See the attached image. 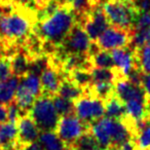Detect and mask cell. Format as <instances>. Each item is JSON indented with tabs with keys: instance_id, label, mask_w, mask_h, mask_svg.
Instances as JSON below:
<instances>
[{
	"instance_id": "1",
	"label": "cell",
	"mask_w": 150,
	"mask_h": 150,
	"mask_svg": "<svg viewBox=\"0 0 150 150\" xmlns=\"http://www.w3.org/2000/svg\"><path fill=\"white\" fill-rule=\"evenodd\" d=\"M37 23V13L28 7L16 6L4 13L0 22V39L8 44H22L33 32Z\"/></svg>"
},
{
	"instance_id": "2",
	"label": "cell",
	"mask_w": 150,
	"mask_h": 150,
	"mask_svg": "<svg viewBox=\"0 0 150 150\" xmlns=\"http://www.w3.org/2000/svg\"><path fill=\"white\" fill-rule=\"evenodd\" d=\"M76 24V17L71 7H60L52 15L38 21L33 32L43 41L60 46Z\"/></svg>"
},
{
	"instance_id": "3",
	"label": "cell",
	"mask_w": 150,
	"mask_h": 150,
	"mask_svg": "<svg viewBox=\"0 0 150 150\" xmlns=\"http://www.w3.org/2000/svg\"><path fill=\"white\" fill-rule=\"evenodd\" d=\"M91 131L103 150H108L115 146L133 140V133L123 120L103 116L91 125Z\"/></svg>"
},
{
	"instance_id": "4",
	"label": "cell",
	"mask_w": 150,
	"mask_h": 150,
	"mask_svg": "<svg viewBox=\"0 0 150 150\" xmlns=\"http://www.w3.org/2000/svg\"><path fill=\"white\" fill-rule=\"evenodd\" d=\"M29 115L40 132H56L60 115L54 108L52 97L41 95L34 102Z\"/></svg>"
},
{
	"instance_id": "5",
	"label": "cell",
	"mask_w": 150,
	"mask_h": 150,
	"mask_svg": "<svg viewBox=\"0 0 150 150\" xmlns=\"http://www.w3.org/2000/svg\"><path fill=\"white\" fill-rule=\"evenodd\" d=\"M102 8L111 25L134 30L138 13L129 0H106L102 3Z\"/></svg>"
},
{
	"instance_id": "6",
	"label": "cell",
	"mask_w": 150,
	"mask_h": 150,
	"mask_svg": "<svg viewBox=\"0 0 150 150\" xmlns=\"http://www.w3.org/2000/svg\"><path fill=\"white\" fill-rule=\"evenodd\" d=\"M92 40L90 39L88 33L79 23L76 22L74 27L71 29L67 37L64 39L58 47V54H88L92 46Z\"/></svg>"
},
{
	"instance_id": "7",
	"label": "cell",
	"mask_w": 150,
	"mask_h": 150,
	"mask_svg": "<svg viewBox=\"0 0 150 150\" xmlns=\"http://www.w3.org/2000/svg\"><path fill=\"white\" fill-rule=\"evenodd\" d=\"M75 114L83 122L92 125L105 115V101L97 97L86 95L74 101Z\"/></svg>"
},
{
	"instance_id": "8",
	"label": "cell",
	"mask_w": 150,
	"mask_h": 150,
	"mask_svg": "<svg viewBox=\"0 0 150 150\" xmlns=\"http://www.w3.org/2000/svg\"><path fill=\"white\" fill-rule=\"evenodd\" d=\"M88 131H91V125L83 122L76 114L61 116L56 129L57 135L67 146Z\"/></svg>"
},
{
	"instance_id": "9",
	"label": "cell",
	"mask_w": 150,
	"mask_h": 150,
	"mask_svg": "<svg viewBox=\"0 0 150 150\" xmlns=\"http://www.w3.org/2000/svg\"><path fill=\"white\" fill-rule=\"evenodd\" d=\"M133 33L134 30H127L117 26L110 25V27L103 32L95 42L100 50L108 52L116 48L129 47Z\"/></svg>"
},
{
	"instance_id": "10",
	"label": "cell",
	"mask_w": 150,
	"mask_h": 150,
	"mask_svg": "<svg viewBox=\"0 0 150 150\" xmlns=\"http://www.w3.org/2000/svg\"><path fill=\"white\" fill-rule=\"evenodd\" d=\"M88 33L90 39L95 42L104 31L110 27V22L103 11L102 5L93 7L86 15L77 21Z\"/></svg>"
},
{
	"instance_id": "11",
	"label": "cell",
	"mask_w": 150,
	"mask_h": 150,
	"mask_svg": "<svg viewBox=\"0 0 150 150\" xmlns=\"http://www.w3.org/2000/svg\"><path fill=\"white\" fill-rule=\"evenodd\" d=\"M50 59V56H48ZM66 76L60 66L52 63V61H48V66L43 70V72L40 75L42 86V95L52 97L58 94V91L60 88L61 82L63 78Z\"/></svg>"
},
{
	"instance_id": "12",
	"label": "cell",
	"mask_w": 150,
	"mask_h": 150,
	"mask_svg": "<svg viewBox=\"0 0 150 150\" xmlns=\"http://www.w3.org/2000/svg\"><path fill=\"white\" fill-rule=\"evenodd\" d=\"M114 95L123 103L131 100H147L142 86L132 82L129 78L119 76L114 82Z\"/></svg>"
},
{
	"instance_id": "13",
	"label": "cell",
	"mask_w": 150,
	"mask_h": 150,
	"mask_svg": "<svg viewBox=\"0 0 150 150\" xmlns=\"http://www.w3.org/2000/svg\"><path fill=\"white\" fill-rule=\"evenodd\" d=\"M114 62L115 68L118 70L119 74L123 77H127L135 68H137L135 52L131 47L116 48L110 52Z\"/></svg>"
},
{
	"instance_id": "14",
	"label": "cell",
	"mask_w": 150,
	"mask_h": 150,
	"mask_svg": "<svg viewBox=\"0 0 150 150\" xmlns=\"http://www.w3.org/2000/svg\"><path fill=\"white\" fill-rule=\"evenodd\" d=\"M18 145L32 143L38 140L40 131L29 114L21 116L17 122Z\"/></svg>"
},
{
	"instance_id": "15",
	"label": "cell",
	"mask_w": 150,
	"mask_h": 150,
	"mask_svg": "<svg viewBox=\"0 0 150 150\" xmlns=\"http://www.w3.org/2000/svg\"><path fill=\"white\" fill-rule=\"evenodd\" d=\"M133 141L136 150H150V115L135 125Z\"/></svg>"
},
{
	"instance_id": "16",
	"label": "cell",
	"mask_w": 150,
	"mask_h": 150,
	"mask_svg": "<svg viewBox=\"0 0 150 150\" xmlns=\"http://www.w3.org/2000/svg\"><path fill=\"white\" fill-rule=\"evenodd\" d=\"M9 59H11L13 74L19 76L20 78H23L25 75L29 73L31 58H30L29 54L26 52L25 48L22 46V44Z\"/></svg>"
},
{
	"instance_id": "17",
	"label": "cell",
	"mask_w": 150,
	"mask_h": 150,
	"mask_svg": "<svg viewBox=\"0 0 150 150\" xmlns=\"http://www.w3.org/2000/svg\"><path fill=\"white\" fill-rule=\"evenodd\" d=\"M18 145L17 123L6 122L0 125V147L4 150H13Z\"/></svg>"
},
{
	"instance_id": "18",
	"label": "cell",
	"mask_w": 150,
	"mask_h": 150,
	"mask_svg": "<svg viewBox=\"0 0 150 150\" xmlns=\"http://www.w3.org/2000/svg\"><path fill=\"white\" fill-rule=\"evenodd\" d=\"M21 82V78L13 74L6 80L0 82V104L7 106L15 101L16 93Z\"/></svg>"
},
{
	"instance_id": "19",
	"label": "cell",
	"mask_w": 150,
	"mask_h": 150,
	"mask_svg": "<svg viewBox=\"0 0 150 150\" xmlns=\"http://www.w3.org/2000/svg\"><path fill=\"white\" fill-rule=\"evenodd\" d=\"M36 99L37 98H36L24 84H22L21 82H20L19 88H18L17 93H16L15 102L17 103L20 110H21L22 116L29 114L30 110H31L32 106H33Z\"/></svg>"
},
{
	"instance_id": "20",
	"label": "cell",
	"mask_w": 150,
	"mask_h": 150,
	"mask_svg": "<svg viewBox=\"0 0 150 150\" xmlns=\"http://www.w3.org/2000/svg\"><path fill=\"white\" fill-rule=\"evenodd\" d=\"M127 115L125 103L115 95L105 101V116L109 118L122 120Z\"/></svg>"
},
{
	"instance_id": "21",
	"label": "cell",
	"mask_w": 150,
	"mask_h": 150,
	"mask_svg": "<svg viewBox=\"0 0 150 150\" xmlns=\"http://www.w3.org/2000/svg\"><path fill=\"white\" fill-rule=\"evenodd\" d=\"M84 94L97 97L99 99H102L103 101H106L107 99H109L114 95V83L93 81L84 90Z\"/></svg>"
},
{
	"instance_id": "22",
	"label": "cell",
	"mask_w": 150,
	"mask_h": 150,
	"mask_svg": "<svg viewBox=\"0 0 150 150\" xmlns=\"http://www.w3.org/2000/svg\"><path fill=\"white\" fill-rule=\"evenodd\" d=\"M68 147L70 150H103L92 131L83 133Z\"/></svg>"
},
{
	"instance_id": "23",
	"label": "cell",
	"mask_w": 150,
	"mask_h": 150,
	"mask_svg": "<svg viewBox=\"0 0 150 150\" xmlns=\"http://www.w3.org/2000/svg\"><path fill=\"white\" fill-rule=\"evenodd\" d=\"M57 95L74 102V101H76L77 99H79L81 96H83L84 91L82 90L80 86H78L77 84H75L72 80L69 79L66 75V76L63 78L62 82H61L60 88H59L58 94Z\"/></svg>"
},
{
	"instance_id": "24",
	"label": "cell",
	"mask_w": 150,
	"mask_h": 150,
	"mask_svg": "<svg viewBox=\"0 0 150 150\" xmlns=\"http://www.w3.org/2000/svg\"><path fill=\"white\" fill-rule=\"evenodd\" d=\"M38 141L43 150H66L67 145L60 139L56 132H40Z\"/></svg>"
},
{
	"instance_id": "25",
	"label": "cell",
	"mask_w": 150,
	"mask_h": 150,
	"mask_svg": "<svg viewBox=\"0 0 150 150\" xmlns=\"http://www.w3.org/2000/svg\"><path fill=\"white\" fill-rule=\"evenodd\" d=\"M91 74H92L93 81L111 82V83H114L117 78L119 76H121L116 68L109 69V68H97V67H93L91 69Z\"/></svg>"
},
{
	"instance_id": "26",
	"label": "cell",
	"mask_w": 150,
	"mask_h": 150,
	"mask_svg": "<svg viewBox=\"0 0 150 150\" xmlns=\"http://www.w3.org/2000/svg\"><path fill=\"white\" fill-rule=\"evenodd\" d=\"M66 75L69 79L72 80L78 86H80L83 91L93 82L91 70H88V69H84V68L74 69V70L68 72Z\"/></svg>"
},
{
	"instance_id": "27",
	"label": "cell",
	"mask_w": 150,
	"mask_h": 150,
	"mask_svg": "<svg viewBox=\"0 0 150 150\" xmlns=\"http://www.w3.org/2000/svg\"><path fill=\"white\" fill-rule=\"evenodd\" d=\"M137 66L143 73H150V42L134 50Z\"/></svg>"
},
{
	"instance_id": "28",
	"label": "cell",
	"mask_w": 150,
	"mask_h": 150,
	"mask_svg": "<svg viewBox=\"0 0 150 150\" xmlns=\"http://www.w3.org/2000/svg\"><path fill=\"white\" fill-rule=\"evenodd\" d=\"M90 57H91V62H92L93 67H97V68H109V69L115 68L112 56H111L110 52H108V50H99L98 52H96L95 54H93Z\"/></svg>"
},
{
	"instance_id": "29",
	"label": "cell",
	"mask_w": 150,
	"mask_h": 150,
	"mask_svg": "<svg viewBox=\"0 0 150 150\" xmlns=\"http://www.w3.org/2000/svg\"><path fill=\"white\" fill-rule=\"evenodd\" d=\"M52 102H54V108L57 112L61 116H66V115L75 114V107L74 102L68 99H65L59 95H54L52 97Z\"/></svg>"
},
{
	"instance_id": "30",
	"label": "cell",
	"mask_w": 150,
	"mask_h": 150,
	"mask_svg": "<svg viewBox=\"0 0 150 150\" xmlns=\"http://www.w3.org/2000/svg\"><path fill=\"white\" fill-rule=\"evenodd\" d=\"M21 83L24 84L36 98L42 95L41 80H40V76H38V75L29 72L23 78H21Z\"/></svg>"
},
{
	"instance_id": "31",
	"label": "cell",
	"mask_w": 150,
	"mask_h": 150,
	"mask_svg": "<svg viewBox=\"0 0 150 150\" xmlns=\"http://www.w3.org/2000/svg\"><path fill=\"white\" fill-rule=\"evenodd\" d=\"M150 42V27L143 28V29L134 30L133 37L129 47H131L133 50L143 46L144 44Z\"/></svg>"
},
{
	"instance_id": "32",
	"label": "cell",
	"mask_w": 150,
	"mask_h": 150,
	"mask_svg": "<svg viewBox=\"0 0 150 150\" xmlns=\"http://www.w3.org/2000/svg\"><path fill=\"white\" fill-rule=\"evenodd\" d=\"M11 75H13V71H11V59L4 57L0 60V82L6 80Z\"/></svg>"
},
{
	"instance_id": "33",
	"label": "cell",
	"mask_w": 150,
	"mask_h": 150,
	"mask_svg": "<svg viewBox=\"0 0 150 150\" xmlns=\"http://www.w3.org/2000/svg\"><path fill=\"white\" fill-rule=\"evenodd\" d=\"M21 116V110L15 101H13L11 104L7 105V121L17 123Z\"/></svg>"
},
{
	"instance_id": "34",
	"label": "cell",
	"mask_w": 150,
	"mask_h": 150,
	"mask_svg": "<svg viewBox=\"0 0 150 150\" xmlns=\"http://www.w3.org/2000/svg\"><path fill=\"white\" fill-rule=\"evenodd\" d=\"M150 27V13H139L134 25V30Z\"/></svg>"
},
{
	"instance_id": "35",
	"label": "cell",
	"mask_w": 150,
	"mask_h": 150,
	"mask_svg": "<svg viewBox=\"0 0 150 150\" xmlns=\"http://www.w3.org/2000/svg\"><path fill=\"white\" fill-rule=\"evenodd\" d=\"M131 4L139 13H150V0H129Z\"/></svg>"
},
{
	"instance_id": "36",
	"label": "cell",
	"mask_w": 150,
	"mask_h": 150,
	"mask_svg": "<svg viewBox=\"0 0 150 150\" xmlns=\"http://www.w3.org/2000/svg\"><path fill=\"white\" fill-rule=\"evenodd\" d=\"M141 86L145 92L148 106L150 109V73H143L141 78Z\"/></svg>"
},
{
	"instance_id": "37",
	"label": "cell",
	"mask_w": 150,
	"mask_h": 150,
	"mask_svg": "<svg viewBox=\"0 0 150 150\" xmlns=\"http://www.w3.org/2000/svg\"><path fill=\"white\" fill-rule=\"evenodd\" d=\"M17 150H43V148L39 141H35L24 145H17Z\"/></svg>"
},
{
	"instance_id": "38",
	"label": "cell",
	"mask_w": 150,
	"mask_h": 150,
	"mask_svg": "<svg viewBox=\"0 0 150 150\" xmlns=\"http://www.w3.org/2000/svg\"><path fill=\"white\" fill-rule=\"evenodd\" d=\"M13 4L18 7H28L30 9L35 11L33 0H11Z\"/></svg>"
},
{
	"instance_id": "39",
	"label": "cell",
	"mask_w": 150,
	"mask_h": 150,
	"mask_svg": "<svg viewBox=\"0 0 150 150\" xmlns=\"http://www.w3.org/2000/svg\"><path fill=\"white\" fill-rule=\"evenodd\" d=\"M108 150H136V146L133 140H129V141H127L125 143L120 144V145L112 147Z\"/></svg>"
},
{
	"instance_id": "40",
	"label": "cell",
	"mask_w": 150,
	"mask_h": 150,
	"mask_svg": "<svg viewBox=\"0 0 150 150\" xmlns=\"http://www.w3.org/2000/svg\"><path fill=\"white\" fill-rule=\"evenodd\" d=\"M7 121V106L0 104V123Z\"/></svg>"
},
{
	"instance_id": "41",
	"label": "cell",
	"mask_w": 150,
	"mask_h": 150,
	"mask_svg": "<svg viewBox=\"0 0 150 150\" xmlns=\"http://www.w3.org/2000/svg\"><path fill=\"white\" fill-rule=\"evenodd\" d=\"M61 7H71L73 0H56Z\"/></svg>"
},
{
	"instance_id": "42",
	"label": "cell",
	"mask_w": 150,
	"mask_h": 150,
	"mask_svg": "<svg viewBox=\"0 0 150 150\" xmlns=\"http://www.w3.org/2000/svg\"><path fill=\"white\" fill-rule=\"evenodd\" d=\"M5 57V43L3 40L0 39V60Z\"/></svg>"
},
{
	"instance_id": "43",
	"label": "cell",
	"mask_w": 150,
	"mask_h": 150,
	"mask_svg": "<svg viewBox=\"0 0 150 150\" xmlns=\"http://www.w3.org/2000/svg\"><path fill=\"white\" fill-rule=\"evenodd\" d=\"M3 17V9H2V5H1V2H0V22H1V19Z\"/></svg>"
}]
</instances>
